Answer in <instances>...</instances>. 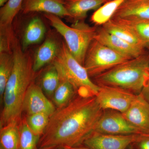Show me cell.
<instances>
[{
    "instance_id": "obj_1",
    "label": "cell",
    "mask_w": 149,
    "mask_h": 149,
    "mask_svg": "<svg viewBox=\"0 0 149 149\" xmlns=\"http://www.w3.org/2000/svg\"><path fill=\"white\" fill-rule=\"evenodd\" d=\"M104 110L95 96L77 95L63 107L56 109L40 137L38 148L79 146L95 131Z\"/></svg>"
},
{
    "instance_id": "obj_2",
    "label": "cell",
    "mask_w": 149,
    "mask_h": 149,
    "mask_svg": "<svg viewBox=\"0 0 149 149\" xmlns=\"http://www.w3.org/2000/svg\"><path fill=\"white\" fill-rule=\"evenodd\" d=\"M14 60L13 70L6 85L3 95V107L0 118V128L12 123L20 124L26 92L34 82L35 71L31 54L22 49L14 35L11 40Z\"/></svg>"
},
{
    "instance_id": "obj_3",
    "label": "cell",
    "mask_w": 149,
    "mask_h": 149,
    "mask_svg": "<svg viewBox=\"0 0 149 149\" xmlns=\"http://www.w3.org/2000/svg\"><path fill=\"white\" fill-rule=\"evenodd\" d=\"M98 86L124 89L140 94L149 79V52L114 67L93 78Z\"/></svg>"
},
{
    "instance_id": "obj_4",
    "label": "cell",
    "mask_w": 149,
    "mask_h": 149,
    "mask_svg": "<svg viewBox=\"0 0 149 149\" xmlns=\"http://www.w3.org/2000/svg\"><path fill=\"white\" fill-rule=\"evenodd\" d=\"M53 62L60 77L69 81L77 95L85 97L96 95L100 87L92 80L84 65L70 53L64 42L60 45L58 54Z\"/></svg>"
},
{
    "instance_id": "obj_5",
    "label": "cell",
    "mask_w": 149,
    "mask_h": 149,
    "mask_svg": "<svg viewBox=\"0 0 149 149\" xmlns=\"http://www.w3.org/2000/svg\"><path fill=\"white\" fill-rule=\"evenodd\" d=\"M45 16L64 38L70 53L84 65L87 51L95 39L97 29L82 20L77 21L70 27L64 23L59 17L54 15L45 13Z\"/></svg>"
},
{
    "instance_id": "obj_6",
    "label": "cell",
    "mask_w": 149,
    "mask_h": 149,
    "mask_svg": "<svg viewBox=\"0 0 149 149\" xmlns=\"http://www.w3.org/2000/svg\"><path fill=\"white\" fill-rule=\"evenodd\" d=\"M130 59L94 39L87 51L84 66L94 78Z\"/></svg>"
},
{
    "instance_id": "obj_7",
    "label": "cell",
    "mask_w": 149,
    "mask_h": 149,
    "mask_svg": "<svg viewBox=\"0 0 149 149\" xmlns=\"http://www.w3.org/2000/svg\"><path fill=\"white\" fill-rule=\"evenodd\" d=\"M96 100L102 109L124 112L130 107L136 95L116 87L99 86Z\"/></svg>"
},
{
    "instance_id": "obj_8",
    "label": "cell",
    "mask_w": 149,
    "mask_h": 149,
    "mask_svg": "<svg viewBox=\"0 0 149 149\" xmlns=\"http://www.w3.org/2000/svg\"><path fill=\"white\" fill-rule=\"evenodd\" d=\"M94 132L111 135H143L128 122L122 113L113 110H107L106 111L103 112Z\"/></svg>"
},
{
    "instance_id": "obj_9",
    "label": "cell",
    "mask_w": 149,
    "mask_h": 149,
    "mask_svg": "<svg viewBox=\"0 0 149 149\" xmlns=\"http://www.w3.org/2000/svg\"><path fill=\"white\" fill-rule=\"evenodd\" d=\"M148 136L138 134L111 135L94 132L83 143L91 149H126L132 143H137Z\"/></svg>"
},
{
    "instance_id": "obj_10",
    "label": "cell",
    "mask_w": 149,
    "mask_h": 149,
    "mask_svg": "<svg viewBox=\"0 0 149 149\" xmlns=\"http://www.w3.org/2000/svg\"><path fill=\"white\" fill-rule=\"evenodd\" d=\"M22 109L27 115L44 113L49 116L56 110L54 104L46 97L42 88L34 82L27 89Z\"/></svg>"
},
{
    "instance_id": "obj_11",
    "label": "cell",
    "mask_w": 149,
    "mask_h": 149,
    "mask_svg": "<svg viewBox=\"0 0 149 149\" xmlns=\"http://www.w3.org/2000/svg\"><path fill=\"white\" fill-rule=\"evenodd\" d=\"M122 114L142 134L149 136V103L141 93L136 95L130 107Z\"/></svg>"
},
{
    "instance_id": "obj_12",
    "label": "cell",
    "mask_w": 149,
    "mask_h": 149,
    "mask_svg": "<svg viewBox=\"0 0 149 149\" xmlns=\"http://www.w3.org/2000/svg\"><path fill=\"white\" fill-rule=\"evenodd\" d=\"M95 40L130 59L138 57L147 52L137 47L106 31L102 27L97 29Z\"/></svg>"
},
{
    "instance_id": "obj_13",
    "label": "cell",
    "mask_w": 149,
    "mask_h": 149,
    "mask_svg": "<svg viewBox=\"0 0 149 149\" xmlns=\"http://www.w3.org/2000/svg\"><path fill=\"white\" fill-rule=\"evenodd\" d=\"M21 10L24 14L43 12L59 17H70L63 0H23Z\"/></svg>"
},
{
    "instance_id": "obj_14",
    "label": "cell",
    "mask_w": 149,
    "mask_h": 149,
    "mask_svg": "<svg viewBox=\"0 0 149 149\" xmlns=\"http://www.w3.org/2000/svg\"><path fill=\"white\" fill-rule=\"evenodd\" d=\"M112 19L149 20V0H125Z\"/></svg>"
},
{
    "instance_id": "obj_15",
    "label": "cell",
    "mask_w": 149,
    "mask_h": 149,
    "mask_svg": "<svg viewBox=\"0 0 149 149\" xmlns=\"http://www.w3.org/2000/svg\"><path fill=\"white\" fill-rule=\"evenodd\" d=\"M102 27L109 33L135 47L144 50L149 48L148 45L141 40L133 30L116 19H111Z\"/></svg>"
},
{
    "instance_id": "obj_16",
    "label": "cell",
    "mask_w": 149,
    "mask_h": 149,
    "mask_svg": "<svg viewBox=\"0 0 149 149\" xmlns=\"http://www.w3.org/2000/svg\"><path fill=\"white\" fill-rule=\"evenodd\" d=\"M109 0H65L64 6L70 17L81 21L87 16L88 12L96 10Z\"/></svg>"
},
{
    "instance_id": "obj_17",
    "label": "cell",
    "mask_w": 149,
    "mask_h": 149,
    "mask_svg": "<svg viewBox=\"0 0 149 149\" xmlns=\"http://www.w3.org/2000/svg\"><path fill=\"white\" fill-rule=\"evenodd\" d=\"M59 46L55 40L47 38L37 50L34 59L33 70L37 72L46 64L53 62L58 54Z\"/></svg>"
},
{
    "instance_id": "obj_18",
    "label": "cell",
    "mask_w": 149,
    "mask_h": 149,
    "mask_svg": "<svg viewBox=\"0 0 149 149\" xmlns=\"http://www.w3.org/2000/svg\"><path fill=\"white\" fill-rule=\"evenodd\" d=\"M46 28L42 19L38 17L32 18L24 31L22 47L23 51L30 45L40 42L44 38Z\"/></svg>"
},
{
    "instance_id": "obj_19",
    "label": "cell",
    "mask_w": 149,
    "mask_h": 149,
    "mask_svg": "<svg viewBox=\"0 0 149 149\" xmlns=\"http://www.w3.org/2000/svg\"><path fill=\"white\" fill-rule=\"evenodd\" d=\"M19 124L12 123L0 128V146L3 149H20Z\"/></svg>"
},
{
    "instance_id": "obj_20",
    "label": "cell",
    "mask_w": 149,
    "mask_h": 149,
    "mask_svg": "<svg viewBox=\"0 0 149 149\" xmlns=\"http://www.w3.org/2000/svg\"><path fill=\"white\" fill-rule=\"evenodd\" d=\"M125 0H109L96 10L91 20L97 25H103L112 18L118 9Z\"/></svg>"
},
{
    "instance_id": "obj_21",
    "label": "cell",
    "mask_w": 149,
    "mask_h": 149,
    "mask_svg": "<svg viewBox=\"0 0 149 149\" xmlns=\"http://www.w3.org/2000/svg\"><path fill=\"white\" fill-rule=\"evenodd\" d=\"M76 93L74 87L69 81L60 77L59 84L53 95L54 103L57 108L62 107L73 100Z\"/></svg>"
},
{
    "instance_id": "obj_22",
    "label": "cell",
    "mask_w": 149,
    "mask_h": 149,
    "mask_svg": "<svg viewBox=\"0 0 149 149\" xmlns=\"http://www.w3.org/2000/svg\"><path fill=\"white\" fill-rule=\"evenodd\" d=\"M14 60L13 52L0 53V100L2 103L6 85L13 70Z\"/></svg>"
},
{
    "instance_id": "obj_23",
    "label": "cell",
    "mask_w": 149,
    "mask_h": 149,
    "mask_svg": "<svg viewBox=\"0 0 149 149\" xmlns=\"http://www.w3.org/2000/svg\"><path fill=\"white\" fill-rule=\"evenodd\" d=\"M23 0H8L0 10V27H11L15 17L21 10Z\"/></svg>"
},
{
    "instance_id": "obj_24",
    "label": "cell",
    "mask_w": 149,
    "mask_h": 149,
    "mask_svg": "<svg viewBox=\"0 0 149 149\" xmlns=\"http://www.w3.org/2000/svg\"><path fill=\"white\" fill-rule=\"evenodd\" d=\"M20 149H37L40 136L35 134L29 128L25 118L19 124Z\"/></svg>"
},
{
    "instance_id": "obj_25",
    "label": "cell",
    "mask_w": 149,
    "mask_h": 149,
    "mask_svg": "<svg viewBox=\"0 0 149 149\" xmlns=\"http://www.w3.org/2000/svg\"><path fill=\"white\" fill-rule=\"evenodd\" d=\"M114 19L133 30L141 40L149 46V20Z\"/></svg>"
},
{
    "instance_id": "obj_26",
    "label": "cell",
    "mask_w": 149,
    "mask_h": 149,
    "mask_svg": "<svg viewBox=\"0 0 149 149\" xmlns=\"http://www.w3.org/2000/svg\"><path fill=\"white\" fill-rule=\"evenodd\" d=\"M59 83L58 72L53 65L43 74L41 81V88L47 95L53 96Z\"/></svg>"
},
{
    "instance_id": "obj_27",
    "label": "cell",
    "mask_w": 149,
    "mask_h": 149,
    "mask_svg": "<svg viewBox=\"0 0 149 149\" xmlns=\"http://www.w3.org/2000/svg\"><path fill=\"white\" fill-rule=\"evenodd\" d=\"M50 116L45 113H37L27 115L25 119L30 129L41 137L47 126Z\"/></svg>"
},
{
    "instance_id": "obj_28",
    "label": "cell",
    "mask_w": 149,
    "mask_h": 149,
    "mask_svg": "<svg viewBox=\"0 0 149 149\" xmlns=\"http://www.w3.org/2000/svg\"><path fill=\"white\" fill-rule=\"evenodd\" d=\"M137 143L140 149H149V136L144 138Z\"/></svg>"
},
{
    "instance_id": "obj_29",
    "label": "cell",
    "mask_w": 149,
    "mask_h": 149,
    "mask_svg": "<svg viewBox=\"0 0 149 149\" xmlns=\"http://www.w3.org/2000/svg\"><path fill=\"white\" fill-rule=\"evenodd\" d=\"M141 93L149 103V79L144 86Z\"/></svg>"
},
{
    "instance_id": "obj_30",
    "label": "cell",
    "mask_w": 149,
    "mask_h": 149,
    "mask_svg": "<svg viewBox=\"0 0 149 149\" xmlns=\"http://www.w3.org/2000/svg\"><path fill=\"white\" fill-rule=\"evenodd\" d=\"M37 149H68L64 147L60 146H50L45 148H38Z\"/></svg>"
},
{
    "instance_id": "obj_31",
    "label": "cell",
    "mask_w": 149,
    "mask_h": 149,
    "mask_svg": "<svg viewBox=\"0 0 149 149\" xmlns=\"http://www.w3.org/2000/svg\"><path fill=\"white\" fill-rule=\"evenodd\" d=\"M68 149H91L89 148H88L87 147H80V146H77L74 147V148H70Z\"/></svg>"
},
{
    "instance_id": "obj_32",
    "label": "cell",
    "mask_w": 149,
    "mask_h": 149,
    "mask_svg": "<svg viewBox=\"0 0 149 149\" xmlns=\"http://www.w3.org/2000/svg\"><path fill=\"white\" fill-rule=\"evenodd\" d=\"M8 0H0V6L2 7L7 2Z\"/></svg>"
},
{
    "instance_id": "obj_33",
    "label": "cell",
    "mask_w": 149,
    "mask_h": 149,
    "mask_svg": "<svg viewBox=\"0 0 149 149\" xmlns=\"http://www.w3.org/2000/svg\"><path fill=\"white\" fill-rule=\"evenodd\" d=\"M134 149L133 148H132V147L130 146L129 148V149Z\"/></svg>"
},
{
    "instance_id": "obj_34",
    "label": "cell",
    "mask_w": 149,
    "mask_h": 149,
    "mask_svg": "<svg viewBox=\"0 0 149 149\" xmlns=\"http://www.w3.org/2000/svg\"><path fill=\"white\" fill-rule=\"evenodd\" d=\"M0 149H3V148H2V147H1V146H0Z\"/></svg>"
},
{
    "instance_id": "obj_35",
    "label": "cell",
    "mask_w": 149,
    "mask_h": 149,
    "mask_svg": "<svg viewBox=\"0 0 149 149\" xmlns=\"http://www.w3.org/2000/svg\"><path fill=\"white\" fill-rule=\"evenodd\" d=\"M63 1H65V0H63Z\"/></svg>"
}]
</instances>
